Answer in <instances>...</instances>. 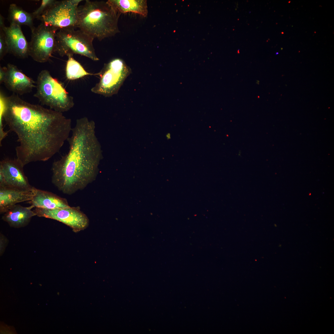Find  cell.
Wrapping results in <instances>:
<instances>
[{"mask_svg":"<svg viewBox=\"0 0 334 334\" xmlns=\"http://www.w3.org/2000/svg\"><path fill=\"white\" fill-rule=\"evenodd\" d=\"M2 119L17 136L16 158L24 166L51 158L67 140L72 128L71 119L62 113L30 103L15 93L5 97Z\"/></svg>","mask_w":334,"mask_h":334,"instance_id":"1","label":"cell"},{"mask_svg":"<svg viewBox=\"0 0 334 334\" xmlns=\"http://www.w3.org/2000/svg\"><path fill=\"white\" fill-rule=\"evenodd\" d=\"M68 152L53 163L52 183L63 194L71 195L95 181L103 158L94 122L86 117L77 119L72 128Z\"/></svg>","mask_w":334,"mask_h":334,"instance_id":"2","label":"cell"},{"mask_svg":"<svg viewBox=\"0 0 334 334\" xmlns=\"http://www.w3.org/2000/svg\"><path fill=\"white\" fill-rule=\"evenodd\" d=\"M77 28L94 39L101 41L118 32V21L120 14L107 2L86 0L79 6Z\"/></svg>","mask_w":334,"mask_h":334,"instance_id":"3","label":"cell"},{"mask_svg":"<svg viewBox=\"0 0 334 334\" xmlns=\"http://www.w3.org/2000/svg\"><path fill=\"white\" fill-rule=\"evenodd\" d=\"M36 84V91L33 96L43 105L62 113L69 111L74 106L73 97L48 70H43L39 73Z\"/></svg>","mask_w":334,"mask_h":334,"instance_id":"4","label":"cell"},{"mask_svg":"<svg viewBox=\"0 0 334 334\" xmlns=\"http://www.w3.org/2000/svg\"><path fill=\"white\" fill-rule=\"evenodd\" d=\"M76 28H62L57 32L55 52L62 57L79 54L94 61L99 60L93 45L94 39L84 32Z\"/></svg>","mask_w":334,"mask_h":334,"instance_id":"5","label":"cell"},{"mask_svg":"<svg viewBox=\"0 0 334 334\" xmlns=\"http://www.w3.org/2000/svg\"><path fill=\"white\" fill-rule=\"evenodd\" d=\"M131 72L130 68L123 60L114 59L105 64L97 74L100 77V80L91 91L106 97L116 94Z\"/></svg>","mask_w":334,"mask_h":334,"instance_id":"6","label":"cell"},{"mask_svg":"<svg viewBox=\"0 0 334 334\" xmlns=\"http://www.w3.org/2000/svg\"><path fill=\"white\" fill-rule=\"evenodd\" d=\"M82 0H55L38 19L45 25L59 29L77 28L78 9Z\"/></svg>","mask_w":334,"mask_h":334,"instance_id":"7","label":"cell"},{"mask_svg":"<svg viewBox=\"0 0 334 334\" xmlns=\"http://www.w3.org/2000/svg\"><path fill=\"white\" fill-rule=\"evenodd\" d=\"M58 30L57 28L42 23L31 30L29 56L38 62L49 61L55 52V36Z\"/></svg>","mask_w":334,"mask_h":334,"instance_id":"8","label":"cell"},{"mask_svg":"<svg viewBox=\"0 0 334 334\" xmlns=\"http://www.w3.org/2000/svg\"><path fill=\"white\" fill-rule=\"evenodd\" d=\"M34 211L37 216L60 221L70 227L75 233L84 230L89 225L88 217L78 207L51 209L35 208Z\"/></svg>","mask_w":334,"mask_h":334,"instance_id":"9","label":"cell"},{"mask_svg":"<svg viewBox=\"0 0 334 334\" xmlns=\"http://www.w3.org/2000/svg\"><path fill=\"white\" fill-rule=\"evenodd\" d=\"M24 166L16 158H5L0 162V187L23 191H32L24 171Z\"/></svg>","mask_w":334,"mask_h":334,"instance_id":"10","label":"cell"},{"mask_svg":"<svg viewBox=\"0 0 334 334\" xmlns=\"http://www.w3.org/2000/svg\"><path fill=\"white\" fill-rule=\"evenodd\" d=\"M3 83L13 93L22 95L29 93L36 87L35 82L14 65L8 63Z\"/></svg>","mask_w":334,"mask_h":334,"instance_id":"11","label":"cell"},{"mask_svg":"<svg viewBox=\"0 0 334 334\" xmlns=\"http://www.w3.org/2000/svg\"><path fill=\"white\" fill-rule=\"evenodd\" d=\"M6 42L8 53L20 58L29 56V43L24 35L21 27L14 24L2 29Z\"/></svg>","mask_w":334,"mask_h":334,"instance_id":"12","label":"cell"},{"mask_svg":"<svg viewBox=\"0 0 334 334\" xmlns=\"http://www.w3.org/2000/svg\"><path fill=\"white\" fill-rule=\"evenodd\" d=\"M32 191L33 195L29 203L34 208L51 209L70 206L66 199L52 192L34 187Z\"/></svg>","mask_w":334,"mask_h":334,"instance_id":"13","label":"cell"},{"mask_svg":"<svg viewBox=\"0 0 334 334\" xmlns=\"http://www.w3.org/2000/svg\"><path fill=\"white\" fill-rule=\"evenodd\" d=\"M34 207L31 205L24 207L16 204L9 208L4 213L2 219L7 222L11 227L18 228L27 226L32 218L36 216Z\"/></svg>","mask_w":334,"mask_h":334,"instance_id":"14","label":"cell"},{"mask_svg":"<svg viewBox=\"0 0 334 334\" xmlns=\"http://www.w3.org/2000/svg\"><path fill=\"white\" fill-rule=\"evenodd\" d=\"M33 193L32 191L20 190L0 187V213L4 214L18 203L30 201Z\"/></svg>","mask_w":334,"mask_h":334,"instance_id":"15","label":"cell"},{"mask_svg":"<svg viewBox=\"0 0 334 334\" xmlns=\"http://www.w3.org/2000/svg\"><path fill=\"white\" fill-rule=\"evenodd\" d=\"M106 2L115 11L120 14L131 12L145 17L148 15L146 0H109Z\"/></svg>","mask_w":334,"mask_h":334,"instance_id":"16","label":"cell"},{"mask_svg":"<svg viewBox=\"0 0 334 334\" xmlns=\"http://www.w3.org/2000/svg\"><path fill=\"white\" fill-rule=\"evenodd\" d=\"M34 18L32 13L24 11L16 4L10 5L8 10V19L10 24H16L21 26L25 25L29 27L31 30L35 27Z\"/></svg>","mask_w":334,"mask_h":334,"instance_id":"17","label":"cell"},{"mask_svg":"<svg viewBox=\"0 0 334 334\" xmlns=\"http://www.w3.org/2000/svg\"><path fill=\"white\" fill-rule=\"evenodd\" d=\"M66 68V74L67 79L75 80L86 75H93L87 72L82 65L75 60L72 56H68Z\"/></svg>","mask_w":334,"mask_h":334,"instance_id":"18","label":"cell"},{"mask_svg":"<svg viewBox=\"0 0 334 334\" xmlns=\"http://www.w3.org/2000/svg\"><path fill=\"white\" fill-rule=\"evenodd\" d=\"M54 0H43L39 7L32 13L34 18L38 19L44 12L55 1Z\"/></svg>","mask_w":334,"mask_h":334,"instance_id":"19","label":"cell"},{"mask_svg":"<svg viewBox=\"0 0 334 334\" xmlns=\"http://www.w3.org/2000/svg\"><path fill=\"white\" fill-rule=\"evenodd\" d=\"M8 49L3 31L0 29V60H2L7 54Z\"/></svg>","mask_w":334,"mask_h":334,"instance_id":"20","label":"cell"},{"mask_svg":"<svg viewBox=\"0 0 334 334\" xmlns=\"http://www.w3.org/2000/svg\"><path fill=\"white\" fill-rule=\"evenodd\" d=\"M0 255H2L5 250L7 240L6 238L2 234H0Z\"/></svg>","mask_w":334,"mask_h":334,"instance_id":"21","label":"cell"},{"mask_svg":"<svg viewBox=\"0 0 334 334\" xmlns=\"http://www.w3.org/2000/svg\"><path fill=\"white\" fill-rule=\"evenodd\" d=\"M6 67H2L0 66V83H3L6 74Z\"/></svg>","mask_w":334,"mask_h":334,"instance_id":"22","label":"cell"},{"mask_svg":"<svg viewBox=\"0 0 334 334\" xmlns=\"http://www.w3.org/2000/svg\"><path fill=\"white\" fill-rule=\"evenodd\" d=\"M0 29H2L5 26L4 18L2 15H0Z\"/></svg>","mask_w":334,"mask_h":334,"instance_id":"23","label":"cell"},{"mask_svg":"<svg viewBox=\"0 0 334 334\" xmlns=\"http://www.w3.org/2000/svg\"><path fill=\"white\" fill-rule=\"evenodd\" d=\"M166 138L168 139H169L171 138V135L169 133H168L166 134Z\"/></svg>","mask_w":334,"mask_h":334,"instance_id":"24","label":"cell"},{"mask_svg":"<svg viewBox=\"0 0 334 334\" xmlns=\"http://www.w3.org/2000/svg\"><path fill=\"white\" fill-rule=\"evenodd\" d=\"M278 54V53H276V54Z\"/></svg>","mask_w":334,"mask_h":334,"instance_id":"25","label":"cell"}]
</instances>
